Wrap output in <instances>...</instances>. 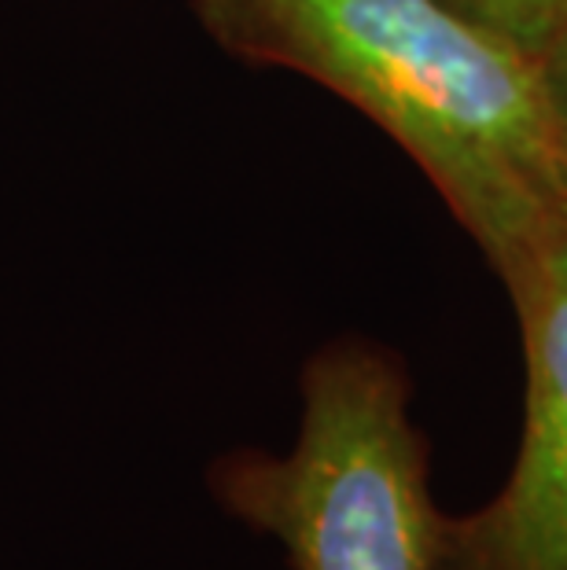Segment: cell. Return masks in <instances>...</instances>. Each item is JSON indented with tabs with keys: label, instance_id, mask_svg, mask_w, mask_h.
<instances>
[{
	"label": "cell",
	"instance_id": "cell-1",
	"mask_svg": "<svg viewBox=\"0 0 567 570\" xmlns=\"http://www.w3.org/2000/svg\"><path fill=\"white\" fill-rule=\"evenodd\" d=\"M247 63L321 81L369 115L509 276L567 210V159L535 56L453 0H196Z\"/></svg>",
	"mask_w": 567,
	"mask_h": 570
},
{
	"label": "cell",
	"instance_id": "cell-2",
	"mask_svg": "<svg viewBox=\"0 0 567 570\" xmlns=\"http://www.w3.org/2000/svg\"><path fill=\"white\" fill-rule=\"evenodd\" d=\"M214 501L281 541L292 570H436L446 515L409 380L380 346L343 338L303 368V420L287 453L236 449L207 471Z\"/></svg>",
	"mask_w": 567,
	"mask_h": 570
},
{
	"label": "cell",
	"instance_id": "cell-3",
	"mask_svg": "<svg viewBox=\"0 0 567 570\" xmlns=\"http://www.w3.org/2000/svg\"><path fill=\"white\" fill-rule=\"evenodd\" d=\"M524 338V434L493 501L446 515L436 570H567V210L505 276Z\"/></svg>",
	"mask_w": 567,
	"mask_h": 570
},
{
	"label": "cell",
	"instance_id": "cell-4",
	"mask_svg": "<svg viewBox=\"0 0 567 570\" xmlns=\"http://www.w3.org/2000/svg\"><path fill=\"white\" fill-rule=\"evenodd\" d=\"M453 4L527 48L530 56L549 41L567 11V0H453Z\"/></svg>",
	"mask_w": 567,
	"mask_h": 570
},
{
	"label": "cell",
	"instance_id": "cell-5",
	"mask_svg": "<svg viewBox=\"0 0 567 570\" xmlns=\"http://www.w3.org/2000/svg\"><path fill=\"white\" fill-rule=\"evenodd\" d=\"M538 81H541V100H546L549 126L557 132V144L567 159V11L557 22V30L549 33V41L535 52Z\"/></svg>",
	"mask_w": 567,
	"mask_h": 570
}]
</instances>
